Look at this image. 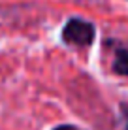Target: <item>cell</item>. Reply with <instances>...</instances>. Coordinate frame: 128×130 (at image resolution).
Returning a JSON list of instances; mask_svg holds the SVG:
<instances>
[{
  "label": "cell",
  "mask_w": 128,
  "mask_h": 130,
  "mask_svg": "<svg viewBox=\"0 0 128 130\" xmlns=\"http://www.w3.org/2000/svg\"><path fill=\"white\" fill-rule=\"evenodd\" d=\"M96 38V26L87 19L72 17L62 28V42L76 47H89Z\"/></svg>",
  "instance_id": "6da1fadb"
},
{
  "label": "cell",
  "mask_w": 128,
  "mask_h": 130,
  "mask_svg": "<svg viewBox=\"0 0 128 130\" xmlns=\"http://www.w3.org/2000/svg\"><path fill=\"white\" fill-rule=\"evenodd\" d=\"M111 47H113V60H111L113 74L128 75V42L111 40Z\"/></svg>",
  "instance_id": "7a4b0ae2"
},
{
  "label": "cell",
  "mask_w": 128,
  "mask_h": 130,
  "mask_svg": "<svg viewBox=\"0 0 128 130\" xmlns=\"http://www.w3.org/2000/svg\"><path fill=\"white\" fill-rule=\"evenodd\" d=\"M53 130H77L74 124H59V126H55Z\"/></svg>",
  "instance_id": "3957f363"
}]
</instances>
